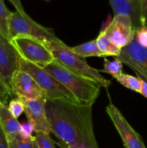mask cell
<instances>
[{
  "label": "cell",
  "instance_id": "obj_1",
  "mask_svg": "<svg viewBox=\"0 0 147 148\" xmlns=\"http://www.w3.org/2000/svg\"><path fill=\"white\" fill-rule=\"evenodd\" d=\"M50 132L61 148H99L94 133L92 106L46 99Z\"/></svg>",
  "mask_w": 147,
  "mask_h": 148
},
{
  "label": "cell",
  "instance_id": "obj_2",
  "mask_svg": "<svg viewBox=\"0 0 147 148\" xmlns=\"http://www.w3.org/2000/svg\"><path fill=\"white\" fill-rule=\"evenodd\" d=\"M43 68L67 88L81 104L92 106L97 99L101 86L95 81L70 70L55 59Z\"/></svg>",
  "mask_w": 147,
  "mask_h": 148
},
{
  "label": "cell",
  "instance_id": "obj_3",
  "mask_svg": "<svg viewBox=\"0 0 147 148\" xmlns=\"http://www.w3.org/2000/svg\"><path fill=\"white\" fill-rule=\"evenodd\" d=\"M50 53L57 61L62 65L70 70L95 81L101 87L108 88L111 82L100 75L99 70L92 67L88 64L86 59L80 57L73 53L62 40L61 41H48L44 43Z\"/></svg>",
  "mask_w": 147,
  "mask_h": 148
},
{
  "label": "cell",
  "instance_id": "obj_4",
  "mask_svg": "<svg viewBox=\"0 0 147 148\" xmlns=\"http://www.w3.org/2000/svg\"><path fill=\"white\" fill-rule=\"evenodd\" d=\"M18 67L31 75L44 92L46 99L61 100L81 104L77 98L43 67L24 60L19 56Z\"/></svg>",
  "mask_w": 147,
  "mask_h": 148
},
{
  "label": "cell",
  "instance_id": "obj_5",
  "mask_svg": "<svg viewBox=\"0 0 147 148\" xmlns=\"http://www.w3.org/2000/svg\"><path fill=\"white\" fill-rule=\"evenodd\" d=\"M10 40L16 36H28L46 43L61 41L50 28L43 27L27 15L24 11L12 12L9 23Z\"/></svg>",
  "mask_w": 147,
  "mask_h": 148
},
{
  "label": "cell",
  "instance_id": "obj_6",
  "mask_svg": "<svg viewBox=\"0 0 147 148\" xmlns=\"http://www.w3.org/2000/svg\"><path fill=\"white\" fill-rule=\"evenodd\" d=\"M10 40L22 59L41 67L55 59L45 43L34 38L19 36Z\"/></svg>",
  "mask_w": 147,
  "mask_h": 148
},
{
  "label": "cell",
  "instance_id": "obj_7",
  "mask_svg": "<svg viewBox=\"0 0 147 148\" xmlns=\"http://www.w3.org/2000/svg\"><path fill=\"white\" fill-rule=\"evenodd\" d=\"M106 112L120 136L125 148H146L140 134L133 129L115 106L112 103L107 106Z\"/></svg>",
  "mask_w": 147,
  "mask_h": 148
},
{
  "label": "cell",
  "instance_id": "obj_8",
  "mask_svg": "<svg viewBox=\"0 0 147 148\" xmlns=\"http://www.w3.org/2000/svg\"><path fill=\"white\" fill-rule=\"evenodd\" d=\"M19 54L10 39L0 36V77L11 95V80L18 67Z\"/></svg>",
  "mask_w": 147,
  "mask_h": 148
},
{
  "label": "cell",
  "instance_id": "obj_9",
  "mask_svg": "<svg viewBox=\"0 0 147 148\" xmlns=\"http://www.w3.org/2000/svg\"><path fill=\"white\" fill-rule=\"evenodd\" d=\"M105 30L112 43L119 49H122L135 38V29L131 20L123 15H115Z\"/></svg>",
  "mask_w": 147,
  "mask_h": 148
},
{
  "label": "cell",
  "instance_id": "obj_10",
  "mask_svg": "<svg viewBox=\"0 0 147 148\" xmlns=\"http://www.w3.org/2000/svg\"><path fill=\"white\" fill-rule=\"evenodd\" d=\"M11 90L13 95L19 98L34 100L46 98L44 92L34 78L20 69L14 72L12 78Z\"/></svg>",
  "mask_w": 147,
  "mask_h": 148
},
{
  "label": "cell",
  "instance_id": "obj_11",
  "mask_svg": "<svg viewBox=\"0 0 147 148\" xmlns=\"http://www.w3.org/2000/svg\"><path fill=\"white\" fill-rule=\"evenodd\" d=\"M24 105V114L27 122L33 127L35 132H44L50 134V124L46 116V98L29 100L20 98Z\"/></svg>",
  "mask_w": 147,
  "mask_h": 148
},
{
  "label": "cell",
  "instance_id": "obj_12",
  "mask_svg": "<svg viewBox=\"0 0 147 148\" xmlns=\"http://www.w3.org/2000/svg\"><path fill=\"white\" fill-rule=\"evenodd\" d=\"M117 58L129 67H133L147 75V49L143 47L135 38L132 42L121 49Z\"/></svg>",
  "mask_w": 147,
  "mask_h": 148
},
{
  "label": "cell",
  "instance_id": "obj_13",
  "mask_svg": "<svg viewBox=\"0 0 147 148\" xmlns=\"http://www.w3.org/2000/svg\"><path fill=\"white\" fill-rule=\"evenodd\" d=\"M115 15H123L131 20L134 28L141 27L140 0H109Z\"/></svg>",
  "mask_w": 147,
  "mask_h": 148
},
{
  "label": "cell",
  "instance_id": "obj_14",
  "mask_svg": "<svg viewBox=\"0 0 147 148\" xmlns=\"http://www.w3.org/2000/svg\"><path fill=\"white\" fill-rule=\"evenodd\" d=\"M0 126L10 141L21 131V124L14 118L8 109L5 101H0Z\"/></svg>",
  "mask_w": 147,
  "mask_h": 148
},
{
  "label": "cell",
  "instance_id": "obj_15",
  "mask_svg": "<svg viewBox=\"0 0 147 148\" xmlns=\"http://www.w3.org/2000/svg\"><path fill=\"white\" fill-rule=\"evenodd\" d=\"M98 48L105 57L106 56H118L120 53L121 49L117 47L105 30H102L96 39Z\"/></svg>",
  "mask_w": 147,
  "mask_h": 148
},
{
  "label": "cell",
  "instance_id": "obj_16",
  "mask_svg": "<svg viewBox=\"0 0 147 148\" xmlns=\"http://www.w3.org/2000/svg\"><path fill=\"white\" fill-rule=\"evenodd\" d=\"M69 49L73 53H76V55L84 59L87 57L105 58L98 48L95 39L74 47H69Z\"/></svg>",
  "mask_w": 147,
  "mask_h": 148
},
{
  "label": "cell",
  "instance_id": "obj_17",
  "mask_svg": "<svg viewBox=\"0 0 147 148\" xmlns=\"http://www.w3.org/2000/svg\"><path fill=\"white\" fill-rule=\"evenodd\" d=\"M12 12L6 7L4 0H0V36L10 39L9 23Z\"/></svg>",
  "mask_w": 147,
  "mask_h": 148
},
{
  "label": "cell",
  "instance_id": "obj_18",
  "mask_svg": "<svg viewBox=\"0 0 147 148\" xmlns=\"http://www.w3.org/2000/svg\"><path fill=\"white\" fill-rule=\"evenodd\" d=\"M99 72L108 73L112 77L116 79L122 74V63L117 57L112 61L104 58V69L99 70Z\"/></svg>",
  "mask_w": 147,
  "mask_h": 148
},
{
  "label": "cell",
  "instance_id": "obj_19",
  "mask_svg": "<svg viewBox=\"0 0 147 148\" xmlns=\"http://www.w3.org/2000/svg\"><path fill=\"white\" fill-rule=\"evenodd\" d=\"M115 79L120 85L128 89L135 91L138 93H140L141 92V83H140L139 78L137 76L134 77L132 75H128V74L122 73L120 76H119Z\"/></svg>",
  "mask_w": 147,
  "mask_h": 148
},
{
  "label": "cell",
  "instance_id": "obj_20",
  "mask_svg": "<svg viewBox=\"0 0 147 148\" xmlns=\"http://www.w3.org/2000/svg\"><path fill=\"white\" fill-rule=\"evenodd\" d=\"M10 148H38L34 136L29 138H24L20 134L8 141Z\"/></svg>",
  "mask_w": 147,
  "mask_h": 148
},
{
  "label": "cell",
  "instance_id": "obj_21",
  "mask_svg": "<svg viewBox=\"0 0 147 148\" xmlns=\"http://www.w3.org/2000/svg\"><path fill=\"white\" fill-rule=\"evenodd\" d=\"M38 148H56L50 134L44 132H35L34 136Z\"/></svg>",
  "mask_w": 147,
  "mask_h": 148
},
{
  "label": "cell",
  "instance_id": "obj_22",
  "mask_svg": "<svg viewBox=\"0 0 147 148\" xmlns=\"http://www.w3.org/2000/svg\"><path fill=\"white\" fill-rule=\"evenodd\" d=\"M8 109L14 118L17 119L24 112V105L20 98H16L9 103Z\"/></svg>",
  "mask_w": 147,
  "mask_h": 148
},
{
  "label": "cell",
  "instance_id": "obj_23",
  "mask_svg": "<svg viewBox=\"0 0 147 148\" xmlns=\"http://www.w3.org/2000/svg\"><path fill=\"white\" fill-rule=\"evenodd\" d=\"M135 39L141 46L147 49V26H141L135 30Z\"/></svg>",
  "mask_w": 147,
  "mask_h": 148
},
{
  "label": "cell",
  "instance_id": "obj_24",
  "mask_svg": "<svg viewBox=\"0 0 147 148\" xmlns=\"http://www.w3.org/2000/svg\"><path fill=\"white\" fill-rule=\"evenodd\" d=\"M33 132H35L34 128L30 123L26 122L21 124V131H20V134L22 137L29 138V137H33L32 134Z\"/></svg>",
  "mask_w": 147,
  "mask_h": 148
},
{
  "label": "cell",
  "instance_id": "obj_25",
  "mask_svg": "<svg viewBox=\"0 0 147 148\" xmlns=\"http://www.w3.org/2000/svg\"><path fill=\"white\" fill-rule=\"evenodd\" d=\"M141 1V20L142 26L147 25V0Z\"/></svg>",
  "mask_w": 147,
  "mask_h": 148
},
{
  "label": "cell",
  "instance_id": "obj_26",
  "mask_svg": "<svg viewBox=\"0 0 147 148\" xmlns=\"http://www.w3.org/2000/svg\"><path fill=\"white\" fill-rule=\"evenodd\" d=\"M0 96L2 98L3 101H5V102H7V100L9 96H12L11 93L1 79V77H0Z\"/></svg>",
  "mask_w": 147,
  "mask_h": 148
},
{
  "label": "cell",
  "instance_id": "obj_27",
  "mask_svg": "<svg viewBox=\"0 0 147 148\" xmlns=\"http://www.w3.org/2000/svg\"><path fill=\"white\" fill-rule=\"evenodd\" d=\"M0 148H10L6 134L0 126Z\"/></svg>",
  "mask_w": 147,
  "mask_h": 148
},
{
  "label": "cell",
  "instance_id": "obj_28",
  "mask_svg": "<svg viewBox=\"0 0 147 148\" xmlns=\"http://www.w3.org/2000/svg\"><path fill=\"white\" fill-rule=\"evenodd\" d=\"M139 78L140 83H141V92H140V94L142 95L144 97H145L146 98H147V82H145L141 78Z\"/></svg>",
  "mask_w": 147,
  "mask_h": 148
},
{
  "label": "cell",
  "instance_id": "obj_29",
  "mask_svg": "<svg viewBox=\"0 0 147 148\" xmlns=\"http://www.w3.org/2000/svg\"><path fill=\"white\" fill-rule=\"evenodd\" d=\"M130 68H131V69H132V70L134 72H135V75H136L137 77H138L141 78V79H144V80L145 81V82H147V75H145V74L142 73V72H140V71L137 70L136 69H135V68H133V67H130Z\"/></svg>",
  "mask_w": 147,
  "mask_h": 148
},
{
  "label": "cell",
  "instance_id": "obj_30",
  "mask_svg": "<svg viewBox=\"0 0 147 148\" xmlns=\"http://www.w3.org/2000/svg\"><path fill=\"white\" fill-rule=\"evenodd\" d=\"M0 101H3L2 98H1V96H0Z\"/></svg>",
  "mask_w": 147,
  "mask_h": 148
},
{
  "label": "cell",
  "instance_id": "obj_31",
  "mask_svg": "<svg viewBox=\"0 0 147 148\" xmlns=\"http://www.w3.org/2000/svg\"><path fill=\"white\" fill-rule=\"evenodd\" d=\"M146 26H147V25H146Z\"/></svg>",
  "mask_w": 147,
  "mask_h": 148
}]
</instances>
